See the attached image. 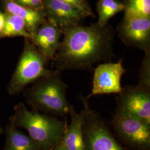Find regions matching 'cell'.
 <instances>
[{"instance_id": "cell-1", "label": "cell", "mask_w": 150, "mask_h": 150, "mask_svg": "<svg viewBox=\"0 0 150 150\" xmlns=\"http://www.w3.org/2000/svg\"><path fill=\"white\" fill-rule=\"evenodd\" d=\"M62 29L63 38L53 59L56 70H91L101 62L115 57L116 31L108 23L89 26L71 25Z\"/></svg>"}, {"instance_id": "cell-2", "label": "cell", "mask_w": 150, "mask_h": 150, "mask_svg": "<svg viewBox=\"0 0 150 150\" xmlns=\"http://www.w3.org/2000/svg\"><path fill=\"white\" fill-rule=\"evenodd\" d=\"M62 72L54 70L23 90V96L32 110L67 120L71 105L67 98L68 86L61 78Z\"/></svg>"}, {"instance_id": "cell-3", "label": "cell", "mask_w": 150, "mask_h": 150, "mask_svg": "<svg viewBox=\"0 0 150 150\" xmlns=\"http://www.w3.org/2000/svg\"><path fill=\"white\" fill-rule=\"evenodd\" d=\"M9 122L25 129L41 150H51L59 144L68 125L67 120L30 110L22 102L14 107Z\"/></svg>"}, {"instance_id": "cell-4", "label": "cell", "mask_w": 150, "mask_h": 150, "mask_svg": "<svg viewBox=\"0 0 150 150\" xmlns=\"http://www.w3.org/2000/svg\"><path fill=\"white\" fill-rule=\"evenodd\" d=\"M46 60L31 39L25 38V45L16 70L7 87L9 95H16L26 87L54 70L45 67Z\"/></svg>"}, {"instance_id": "cell-5", "label": "cell", "mask_w": 150, "mask_h": 150, "mask_svg": "<svg viewBox=\"0 0 150 150\" xmlns=\"http://www.w3.org/2000/svg\"><path fill=\"white\" fill-rule=\"evenodd\" d=\"M80 99L84 110L83 139L85 150H130L120 143L102 117L91 108L88 99L82 95Z\"/></svg>"}, {"instance_id": "cell-6", "label": "cell", "mask_w": 150, "mask_h": 150, "mask_svg": "<svg viewBox=\"0 0 150 150\" xmlns=\"http://www.w3.org/2000/svg\"><path fill=\"white\" fill-rule=\"evenodd\" d=\"M114 131L130 150H150V123L139 118L115 113Z\"/></svg>"}, {"instance_id": "cell-7", "label": "cell", "mask_w": 150, "mask_h": 150, "mask_svg": "<svg viewBox=\"0 0 150 150\" xmlns=\"http://www.w3.org/2000/svg\"><path fill=\"white\" fill-rule=\"evenodd\" d=\"M117 95L115 113L150 123V88L138 85H127L122 87Z\"/></svg>"}, {"instance_id": "cell-8", "label": "cell", "mask_w": 150, "mask_h": 150, "mask_svg": "<svg viewBox=\"0 0 150 150\" xmlns=\"http://www.w3.org/2000/svg\"><path fill=\"white\" fill-rule=\"evenodd\" d=\"M115 31L125 45L150 51V17L124 16Z\"/></svg>"}, {"instance_id": "cell-9", "label": "cell", "mask_w": 150, "mask_h": 150, "mask_svg": "<svg viewBox=\"0 0 150 150\" xmlns=\"http://www.w3.org/2000/svg\"><path fill=\"white\" fill-rule=\"evenodd\" d=\"M122 62L121 59L117 62H104L97 66L94 69L91 93L86 97L87 99L98 95L118 94L122 87V77L126 72Z\"/></svg>"}, {"instance_id": "cell-10", "label": "cell", "mask_w": 150, "mask_h": 150, "mask_svg": "<svg viewBox=\"0 0 150 150\" xmlns=\"http://www.w3.org/2000/svg\"><path fill=\"white\" fill-rule=\"evenodd\" d=\"M43 11L47 20L61 28L80 24L87 17L78 9L58 0H43Z\"/></svg>"}, {"instance_id": "cell-11", "label": "cell", "mask_w": 150, "mask_h": 150, "mask_svg": "<svg viewBox=\"0 0 150 150\" xmlns=\"http://www.w3.org/2000/svg\"><path fill=\"white\" fill-rule=\"evenodd\" d=\"M62 29L46 20L38 27L31 40L46 61L53 60L59 47Z\"/></svg>"}, {"instance_id": "cell-12", "label": "cell", "mask_w": 150, "mask_h": 150, "mask_svg": "<svg viewBox=\"0 0 150 150\" xmlns=\"http://www.w3.org/2000/svg\"><path fill=\"white\" fill-rule=\"evenodd\" d=\"M71 121L67 125L59 144L71 150H85L83 139V123L84 110L77 112L71 105L69 112Z\"/></svg>"}, {"instance_id": "cell-13", "label": "cell", "mask_w": 150, "mask_h": 150, "mask_svg": "<svg viewBox=\"0 0 150 150\" xmlns=\"http://www.w3.org/2000/svg\"><path fill=\"white\" fill-rule=\"evenodd\" d=\"M6 11L20 16L25 23L28 32L32 35L47 19L43 10H35L17 4L14 1L7 0L5 5Z\"/></svg>"}, {"instance_id": "cell-14", "label": "cell", "mask_w": 150, "mask_h": 150, "mask_svg": "<svg viewBox=\"0 0 150 150\" xmlns=\"http://www.w3.org/2000/svg\"><path fill=\"white\" fill-rule=\"evenodd\" d=\"M5 143L2 150H41L28 134L8 122L4 128Z\"/></svg>"}, {"instance_id": "cell-15", "label": "cell", "mask_w": 150, "mask_h": 150, "mask_svg": "<svg viewBox=\"0 0 150 150\" xmlns=\"http://www.w3.org/2000/svg\"><path fill=\"white\" fill-rule=\"evenodd\" d=\"M5 15V23L2 31L0 32V39L20 36L32 39V35L27 31L25 21L22 18L7 12Z\"/></svg>"}, {"instance_id": "cell-16", "label": "cell", "mask_w": 150, "mask_h": 150, "mask_svg": "<svg viewBox=\"0 0 150 150\" xmlns=\"http://www.w3.org/2000/svg\"><path fill=\"white\" fill-rule=\"evenodd\" d=\"M124 10L123 2L118 0H99L97 4L98 17L97 23L101 26L105 25L110 18Z\"/></svg>"}, {"instance_id": "cell-17", "label": "cell", "mask_w": 150, "mask_h": 150, "mask_svg": "<svg viewBox=\"0 0 150 150\" xmlns=\"http://www.w3.org/2000/svg\"><path fill=\"white\" fill-rule=\"evenodd\" d=\"M125 16L150 17V0H125Z\"/></svg>"}, {"instance_id": "cell-18", "label": "cell", "mask_w": 150, "mask_h": 150, "mask_svg": "<svg viewBox=\"0 0 150 150\" xmlns=\"http://www.w3.org/2000/svg\"><path fill=\"white\" fill-rule=\"evenodd\" d=\"M138 85L150 88V51L145 53L139 71Z\"/></svg>"}, {"instance_id": "cell-19", "label": "cell", "mask_w": 150, "mask_h": 150, "mask_svg": "<svg viewBox=\"0 0 150 150\" xmlns=\"http://www.w3.org/2000/svg\"><path fill=\"white\" fill-rule=\"evenodd\" d=\"M71 6L83 12L86 17H93L95 15L90 6L86 0H58Z\"/></svg>"}, {"instance_id": "cell-20", "label": "cell", "mask_w": 150, "mask_h": 150, "mask_svg": "<svg viewBox=\"0 0 150 150\" xmlns=\"http://www.w3.org/2000/svg\"><path fill=\"white\" fill-rule=\"evenodd\" d=\"M20 5L35 10H43V0H14Z\"/></svg>"}, {"instance_id": "cell-21", "label": "cell", "mask_w": 150, "mask_h": 150, "mask_svg": "<svg viewBox=\"0 0 150 150\" xmlns=\"http://www.w3.org/2000/svg\"><path fill=\"white\" fill-rule=\"evenodd\" d=\"M6 21L5 13L0 12V32H1L4 27Z\"/></svg>"}, {"instance_id": "cell-22", "label": "cell", "mask_w": 150, "mask_h": 150, "mask_svg": "<svg viewBox=\"0 0 150 150\" xmlns=\"http://www.w3.org/2000/svg\"><path fill=\"white\" fill-rule=\"evenodd\" d=\"M51 150H71L69 148L64 146V145H62L61 144H59L56 146H55L53 149Z\"/></svg>"}, {"instance_id": "cell-23", "label": "cell", "mask_w": 150, "mask_h": 150, "mask_svg": "<svg viewBox=\"0 0 150 150\" xmlns=\"http://www.w3.org/2000/svg\"><path fill=\"white\" fill-rule=\"evenodd\" d=\"M4 134V128L0 125V136Z\"/></svg>"}, {"instance_id": "cell-24", "label": "cell", "mask_w": 150, "mask_h": 150, "mask_svg": "<svg viewBox=\"0 0 150 150\" xmlns=\"http://www.w3.org/2000/svg\"><path fill=\"white\" fill-rule=\"evenodd\" d=\"M10 1H14V0H10Z\"/></svg>"}]
</instances>
